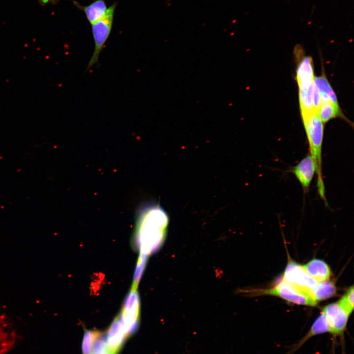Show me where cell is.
I'll return each instance as SVG.
<instances>
[{
    "instance_id": "12",
    "label": "cell",
    "mask_w": 354,
    "mask_h": 354,
    "mask_svg": "<svg viewBox=\"0 0 354 354\" xmlns=\"http://www.w3.org/2000/svg\"><path fill=\"white\" fill-rule=\"evenodd\" d=\"M298 88L301 115L314 111L313 106L314 81L307 84L299 85Z\"/></svg>"
},
{
    "instance_id": "18",
    "label": "cell",
    "mask_w": 354,
    "mask_h": 354,
    "mask_svg": "<svg viewBox=\"0 0 354 354\" xmlns=\"http://www.w3.org/2000/svg\"><path fill=\"white\" fill-rule=\"evenodd\" d=\"M354 288L353 286H352L347 290L337 302L350 315L353 312L354 307Z\"/></svg>"
},
{
    "instance_id": "20",
    "label": "cell",
    "mask_w": 354,
    "mask_h": 354,
    "mask_svg": "<svg viewBox=\"0 0 354 354\" xmlns=\"http://www.w3.org/2000/svg\"><path fill=\"white\" fill-rule=\"evenodd\" d=\"M108 352L106 337L101 332L94 340L91 348V354H100Z\"/></svg>"
},
{
    "instance_id": "9",
    "label": "cell",
    "mask_w": 354,
    "mask_h": 354,
    "mask_svg": "<svg viewBox=\"0 0 354 354\" xmlns=\"http://www.w3.org/2000/svg\"><path fill=\"white\" fill-rule=\"evenodd\" d=\"M330 326L326 317L324 314L322 312L319 316L314 322L307 333L293 346L288 354L295 353L312 337L326 332L330 333Z\"/></svg>"
},
{
    "instance_id": "3",
    "label": "cell",
    "mask_w": 354,
    "mask_h": 354,
    "mask_svg": "<svg viewBox=\"0 0 354 354\" xmlns=\"http://www.w3.org/2000/svg\"><path fill=\"white\" fill-rule=\"evenodd\" d=\"M248 292L253 293L254 295L277 296L289 302L298 305L310 306H315L317 305V302L313 297L297 290L282 278L271 288Z\"/></svg>"
},
{
    "instance_id": "14",
    "label": "cell",
    "mask_w": 354,
    "mask_h": 354,
    "mask_svg": "<svg viewBox=\"0 0 354 354\" xmlns=\"http://www.w3.org/2000/svg\"><path fill=\"white\" fill-rule=\"evenodd\" d=\"M336 294V288L333 281L329 279L318 281L313 292V298L318 302L331 297Z\"/></svg>"
},
{
    "instance_id": "1",
    "label": "cell",
    "mask_w": 354,
    "mask_h": 354,
    "mask_svg": "<svg viewBox=\"0 0 354 354\" xmlns=\"http://www.w3.org/2000/svg\"><path fill=\"white\" fill-rule=\"evenodd\" d=\"M169 217L157 203L142 205L137 212L132 245L139 254L147 256L163 244L169 225Z\"/></svg>"
},
{
    "instance_id": "4",
    "label": "cell",
    "mask_w": 354,
    "mask_h": 354,
    "mask_svg": "<svg viewBox=\"0 0 354 354\" xmlns=\"http://www.w3.org/2000/svg\"><path fill=\"white\" fill-rule=\"evenodd\" d=\"M282 279L297 290L313 298V292L318 281L312 278L301 265L289 258Z\"/></svg>"
},
{
    "instance_id": "23",
    "label": "cell",
    "mask_w": 354,
    "mask_h": 354,
    "mask_svg": "<svg viewBox=\"0 0 354 354\" xmlns=\"http://www.w3.org/2000/svg\"><path fill=\"white\" fill-rule=\"evenodd\" d=\"M100 354H111L110 353H109V352H107L103 353Z\"/></svg>"
},
{
    "instance_id": "21",
    "label": "cell",
    "mask_w": 354,
    "mask_h": 354,
    "mask_svg": "<svg viewBox=\"0 0 354 354\" xmlns=\"http://www.w3.org/2000/svg\"><path fill=\"white\" fill-rule=\"evenodd\" d=\"M322 104L320 93L314 84L313 93V106L315 112L318 113Z\"/></svg>"
},
{
    "instance_id": "5",
    "label": "cell",
    "mask_w": 354,
    "mask_h": 354,
    "mask_svg": "<svg viewBox=\"0 0 354 354\" xmlns=\"http://www.w3.org/2000/svg\"><path fill=\"white\" fill-rule=\"evenodd\" d=\"M140 310V299L137 290L130 289L118 315L128 337L134 334L138 329Z\"/></svg>"
},
{
    "instance_id": "6",
    "label": "cell",
    "mask_w": 354,
    "mask_h": 354,
    "mask_svg": "<svg viewBox=\"0 0 354 354\" xmlns=\"http://www.w3.org/2000/svg\"><path fill=\"white\" fill-rule=\"evenodd\" d=\"M322 312L330 325V334L335 337L343 335L350 315L337 302L325 306Z\"/></svg>"
},
{
    "instance_id": "15",
    "label": "cell",
    "mask_w": 354,
    "mask_h": 354,
    "mask_svg": "<svg viewBox=\"0 0 354 354\" xmlns=\"http://www.w3.org/2000/svg\"><path fill=\"white\" fill-rule=\"evenodd\" d=\"M318 113L323 123L337 117L343 118L339 105L332 102L322 103Z\"/></svg>"
},
{
    "instance_id": "16",
    "label": "cell",
    "mask_w": 354,
    "mask_h": 354,
    "mask_svg": "<svg viewBox=\"0 0 354 354\" xmlns=\"http://www.w3.org/2000/svg\"><path fill=\"white\" fill-rule=\"evenodd\" d=\"M313 81L315 86L320 93L327 95L333 103L339 105L336 95L325 75L314 76Z\"/></svg>"
},
{
    "instance_id": "11",
    "label": "cell",
    "mask_w": 354,
    "mask_h": 354,
    "mask_svg": "<svg viewBox=\"0 0 354 354\" xmlns=\"http://www.w3.org/2000/svg\"><path fill=\"white\" fill-rule=\"evenodd\" d=\"M314 67L312 58L304 57L298 63L296 79L298 85L306 84L313 82Z\"/></svg>"
},
{
    "instance_id": "10",
    "label": "cell",
    "mask_w": 354,
    "mask_h": 354,
    "mask_svg": "<svg viewBox=\"0 0 354 354\" xmlns=\"http://www.w3.org/2000/svg\"><path fill=\"white\" fill-rule=\"evenodd\" d=\"M301 266L312 278L318 282L328 280L331 276L329 266L322 260L313 259Z\"/></svg>"
},
{
    "instance_id": "17",
    "label": "cell",
    "mask_w": 354,
    "mask_h": 354,
    "mask_svg": "<svg viewBox=\"0 0 354 354\" xmlns=\"http://www.w3.org/2000/svg\"><path fill=\"white\" fill-rule=\"evenodd\" d=\"M148 256L139 254L136 268L134 273L131 290H137L148 261Z\"/></svg>"
},
{
    "instance_id": "7",
    "label": "cell",
    "mask_w": 354,
    "mask_h": 354,
    "mask_svg": "<svg viewBox=\"0 0 354 354\" xmlns=\"http://www.w3.org/2000/svg\"><path fill=\"white\" fill-rule=\"evenodd\" d=\"M291 172L299 181L303 192L307 193L316 173V167L311 155L308 153L303 157L292 168Z\"/></svg>"
},
{
    "instance_id": "22",
    "label": "cell",
    "mask_w": 354,
    "mask_h": 354,
    "mask_svg": "<svg viewBox=\"0 0 354 354\" xmlns=\"http://www.w3.org/2000/svg\"><path fill=\"white\" fill-rule=\"evenodd\" d=\"M56 0H40V2L43 4H46L50 2H52Z\"/></svg>"
},
{
    "instance_id": "13",
    "label": "cell",
    "mask_w": 354,
    "mask_h": 354,
    "mask_svg": "<svg viewBox=\"0 0 354 354\" xmlns=\"http://www.w3.org/2000/svg\"><path fill=\"white\" fill-rule=\"evenodd\" d=\"M108 8L105 0H96L90 4L82 7V9L91 25L103 18L106 15Z\"/></svg>"
},
{
    "instance_id": "2",
    "label": "cell",
    "mask_w": 354,
    "mask_h": 354,
    "mask_svg": "<svg viewBox=\"0 0 354 354\" xmlns=\"http://www.w3.org/2000/svg\"><path fill=\"white\" fill-rule=\"evenodd\" d=\"M116 3L108 8L105 16L91 24V30L94 42L93 52L87 66V70L97 63L100 53L111 32Z\"/></svg>"
},
{
    "instance_id": "19",
    "label": "cell",
    "mask_w": 354,
    "mask_h": 354,
    "mask_svg": "<svg viewBox=\"0 0 354 354\" xmlns=\"http://www.w3.org/2000/svg\"><path fill=\"white\" fill-rule=\"evenodd\" d=\"M101 332V331L98 330H90L85 331L82 345L83 354H91V348L93 341Z\"/></svg>"
},
{
    "instance_id": "8",
    "label": "cell",
    "mask_w": 354,
    "mask_h": 354,
    "mask_svg": "<svg viewBox=\"0 0 354 354\" xmlns=\"http://www.w3.org/2000/svg\"><path fill=\"white\" fill-rule=\"evenodd\" d=\"M127 337L124 326L118 315L111 323L106 334L108 352L111 354H118Z\"/></svg>"
}]
</instances>
